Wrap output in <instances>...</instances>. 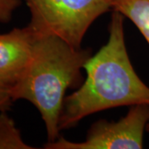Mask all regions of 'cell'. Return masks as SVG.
Segmentation results:
<instances>
[{"mask_svg":"<svg viewBox=\"0 0 149 149\" xmlns=\"http://www.w3.org/2000/svg\"><path fill=\"white\" fill-rule=\"evenodd\" d=\"M26 143L13 119L5 111L0 112V149H34Z\"/></svg>","mask_w":149,"mask_h":149,"instance_id":"cell-7","label":"cell"},{"mask_svg":"<svg viewBox=\"0 0 149 149\" xmlns=\"http://www.w3.org/2000/svg\"><path fill=\"white\" fill-rule=\"evenodd\" d=\"M91 56L88 50L73 47L56 36L37 33L32 59L12 87V96L13 100H25L37 108L48 142L59 138L65 91L79 80L80 70Z\"/></svg>","mask_w":149,"mask_h":149,"instance_id":"cell-2","label":"cell"},{"mask_svg":"<svg viewBox=\"0 0 149 149\" xmlns=\"http://www.w3.org/2000/svg\"><path fill=\"white\" fill-rule=\"evenodd\" d=\"M31 13L28 24L38 34L52 35L74 48L91 24L111 9V0H24Z\"/></svg>","mask_w":149,"mask_h":149,"instance_id":"cell-3","label":"cell"},{"mask_svg":"<svg viewBox=\"0 0 149 149\" xmlns=\"http://www.w3.org/2000/svg\"><path fill=\"white\" fill-rule=\"evenodd\" d=\"M21 4V0H0V22H8L13 12Z\"/></svg>","mask_w":149,"mask_h":149,"instance_id":"cell-8","label":"cell"},{"mask_svg":"<svg viewBox=\"0 0 149 149\" xmlns=\"http://www.w3.org/2000/svg\"><path fill=\"white\" fill-rule=\"evenodd\" d=\"M123 15L113 11L107 43L84 65L83 85L65 98L60 130L71 128L84 118L112 108L149 105V86L139 78L128 56Z\"/></svg>","mask_w":149,"mask_h":149,"instance_id":"cell-1","label":"cell"},{"mask_svg":"<svg viewBox=\"0 0 149 149\" xmlns=\"http://www.w3.org/2000/svg\"><path fill=\"white\" fill-rule=\"evenodd\" d=\"M149 123L148 104L131 106L128 113L116 122H96L82 142L59 137L45 144L46 149H141L143 134Z\"/></svg>","mask_w":149,"mask_h":149,"instance_id":"cell-4","label":"cell"},{"mask_svg":"<svg viewBox=\"0 0 149 149\" xmlns=\"http://www.w3.org/2000/svg\"><path fill=\"white\" fill-rule=\"evenodd\" d=\"M111 9L133 22L149 45V0H111Z\"/></svg>","mask_w":149,"mask_h":149,"instance_id":"cell-6","label":"cell"},{"mask_svg":"<svg viewBox=\"0 0 149 149\" xmlns=\"http://www.w3.org/2000/svg\"><path fill=\"white\" fill-rule=\"evenodd\" d=\"M147 130H148V131H149V123L148 124V126H147Z\"/></svg>","mask_w":149,"mask_h":149,"instance_id":"cell-10","label":"cell"},{"mask_svg":"<svg viewBox=\"0 0 149 149\" xmlns=\"http://www.w3.org/2000/svg\"><path fill=\"white\" fill-rule=\"evenodd\" d=\"M36 38L37 32L29 25L0 34V80L11 87L27 69Z\"/></svg>","mask_w":149,"mask_h":149,"instance_id":"cell-5","label":"cell"},{"mask_svg":"<svg viewBox=\"0 0 149 149\" xmlns=\"http://www.w3.org/2000/svg\"><path fill=\"white\" fill-rule=\"evenodd\" d=\"M13 100L12 87L0 80V112L5 111Z\"/></svg>","mask_w":149,"mask_h":149,"instance_id":"cell-9","label":"cell"}]
</instances>
